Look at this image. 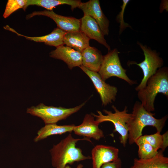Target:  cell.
<instances>
[{"mask_svg":"<svg viewBox=\"0 0 168 168\" xmlns=\"http://www.w3.org/2000/svg\"><path fill=\"white\" fill-rule=\"evenodd\" d=\"M152 113L147 110L140 102L136 101L133 105L130 118L127 123L128 129V140L132 145L142 135L143 128L147 126L156 128L157 131L161 133L167 119V115L157 119Z\"/></svg>","mask_w":168,"mask_h":168,"instance_id":"cell-1","label":"cell"},{"mask_svg":"<svg viewBox=\"0 0 168 168\" xmlns=\"http://www.w3.org/2000/svg\"><path fill=\"white\" fill-rule=\"evenodd\" d=\"M86 140L91 142L87 138L75 139L69 134L58 143L54 145L49 150L52 166L55 168H64L68 164L91 159L90 156H84L82 150L76 147L79 140Z\"/></svg>","mask_w":168,"mask_h":168,"instance_id":"cell-2","label":"cell"},{"mask_svg":"<svg viewBox=\"0 0 168 168\" xmlns=\"http://www.w3.org/2000/svg\"><path fill=\"white\" fill-rule=\"evenodd\" d=\"M138 96L145 109L151 112L154 111V103L158 94L161 93L168 97V68H159L148 80L146 86L138 91Z\"/></svg>","mask_w":168,"mask_h":168,"instance_id":"cell-3","label":"cell"},{"mask_svg":"<svg viewBox=\"0 0 168 168\" xmlns=\"http://www.w3.org/2000/svg\"><path fill=\"white\" fill-rule=\"evenodd\" d=\"M112 108L114 111L113 113L106 110H103L106 115L103 114L100 111H97V115L93 113L91 114L96 118V121L99 124L101 123L109 121L114 125L115 129L114 132H117L120 135V142L124 147H125L128 140V129L127 123L129 120L131 114L128 113V107L125 106L122 111L119 110L114 105Z\"/></svg>","mask_w":168,"mask_h":168,"instance_id":"cell-4","label":"cell"},{"mask_svg":"<svg viewBox=\"0 0 168 168\" xmlns=\"http://www.w3.org/2000/svg\"><path fill=\"white\" fill-rule=\"evenodd\" d=\"M86 102L74 107L67 108L62 107L48 106L41 103L36 106L27 109L26 113L41 118L45 124H56L58 121L65 119L79 111Z\"/></svg>","mask_w":168,"mask_h":168,"instance_id":"cell-5","label":"cell"},{"mask_svg":"<svg viewBox=\"0 0 168 168\" xmlns=\"http://www.w3.org/2000/svg\"><path fill=\"white\" fill-rule=\"evenodd\" d=\"M119 53L118 50L114 49L109 51L104 56L98 73L105 81L111 77H115L125 81L130 85L136 84V81L131 80L127 75L126 70L123 68L121 64Z\"/></svg>","mask_w":168,"mask_h":168,"instance_id":"cell-6","label":"cell"},{"mask_svg":"<svg viewBox=\"0 0 168 168\" xmlns=\"http://www.w3.org/2000/svg\"><path fill=\"white\" fill-rule=\"evenodd\" d=\"M137 44L143 51L144 55V60L139 63L134 62L130 64H136L142 69L143 77L140 83L135 88L137 91L143 89L146 86L148 79L154 75L157 70L163 65V61L158 54L155 50H152L147 46L139 42Z\"/></svg>","mask_w":168,"mask_h":168,"instance_id":"cell-7","label":"cell"},{"mask_svg":"<svg viewBox=\"0 0 168 168\" xmlns=\"http://www.w3.org/2000/svg\"><path fill=\"white\" fill-rule=\"evenodd\" d=\"M79 67L92 81L100 95L102 105L105 106L115 101L118 92L116 87L106 83L98 72L89 70L82 65Z\"/></svg>","mask_w":168,"mask_h":168,"instance_id":"cell-8","label":"cell"},{"mask_svg":"<svg viewBox=\"0 0 168 168\" xmlns=\"http://www.w3.org/2000/svg\"><path fill=\"white\" fill-rule=\"evenodd\" d=\"M37 15L44 16L51 18L55 22L58 28L66 32L80 30V19L58 15L52 10L35 11L27 15L26 18L28 19Z\"/></svg>","mask_w":168,"mask_h":168,"instance_id":"cell-9","label":"cell"},{"mask_svg":"<svg viewBox=\"0 0 168 168\" xmlns=\"http://www.w3.org/2000/svg\"><path fill=\"white\" fill-rule=\"evenodd\" d=\"M78 8L82 11L84 15H88L96 21L104 35H108L109 21L101 10L99 0L81 2Z\"/></svg>","mask_w":168,"mask_h":168,"instance_id":"cell-10","label":"cell"},{"mask_svg":"<svg viewBox=\"0 0 168 168\" xmlns=\"http://www.w3.org/2000/svg\"><path fill=\"white\" fill-rule=\"evenodd\" d=\"M119 152V149L113 146L96 145L91 151L92 168H100L105 164L117 160Z\"/></svg>","mask_w":168,"mask_h":168,"instance_id":"cell-11","label":"cell"},{"mask_svg":"<svg viewBox=\"0 0 168 168\" xmlns=\"http://www.w3.org/2000/svg\"><path fill=\"white\" fill-rule=\"evenodd\" d=\"M99 124L91 114H87L82 123L75 126L73 131L76 135L99 140L104 136L103 131L99 127Z\"/></svg>","mask_w":168,"mask_h":168,"instance_id":"cell-12","label":"cell"},{"mask_svg":"<svg viewBox=\"0 0 168 168\" xmlns=\"http://www.w3.org/2000/svg\"><path fill=\"white\" fill-rule=\"evenodd\" d=\"M80 20V30L90 39L95 40L105 46L109 51H110V47L106 42L104 35L96 21L87 15H84Z\"/></svg>","mask_w":168,"mask_h":168,"instance_id":"cell-13","label":"cell"},{"mask_svg":"<svg viewBox=\"0 0 168 168\" xmlns=\"http://www.w3.org/2000/svg\"><path fill=\"white\" fill-rule=\"evenodd\" d=\"M49 56L51 57L63 61L70 69L76 67H79L82 64L81 53L63 45L57 47L55 50L51 52Z\"/></svg>","mask_w":168,"mask_h":168,"instance_id":"cell-14","label":"cell"},{"mask_svg":"<svg viewBox=\"0 0 168 168\" xmlns=\"http://www.w3.org/2000/svg\"><path fill=\"white\" fill-rule=\"evenodd\" d=\"M4 28L16 33L18 36L24 37L27 40L36 42H44L47 45L56 47L64 44L63 38L66 33L58 27L47 35L40 36L30 37L21 34L8 26H4Z\"/></svg>","mask_w":168,"mask_h":168,"instance_id":"cell-15","label":"cell"},{"mask_svg":"<svg viewBox=\"0 0 168 168\" xmlns=\"http://www.w3.org/2000/svg\"><path fill=\"white\" fill-rule=\"evenodd\" d=\"M81 53L82 65L89 70L98 72L104 57L101 51L94 47L89 46Z\"/></svg>","mask_w":168,"mask_h":168,"instance_id":"cell-16","label":"cell"},{"mask_svg":"<svg viewBox=\"0 0 168 168\" xmlns=\"http://www.w3.org/2000/svg\"><path fill=\"white\" fill-rule=\"evenodd\" d=\"M90 39L80 30L68 32L63 38V43L75 50L81 53L90 46Z\"/></svg>","mask_w":168,"mask_h":168,"instance_id":"cell-17","label":"cell"},{"mask_svg":"<svg viewBox=\"0 0 168 168\" xmlns=\"http://www.w3.org/2000/svg\"><path fill=\"white\" fill-rule=\"evenodd\" d=\"M160 150L154 157L147 159L135 158L130 168H168V158Z\"/></svg>","mask_w":168,"mask_h":168,"instance_id":"cell-18","label":"cell"},{"mask_svg":"<svg viewBox=\"0 0 168 168\" xmlns=\"http://www.w3.org/2000/svg\"><path fill=\"white\" fill-rule=\"evenodd\" d=\"M75 126L73 124L63 125H58L56 124H45L38 131L37 135L34 138V141L37 142L51 135L71 132Z\"/></svg>","mask_w":168,"mask_h":168,"instance_id":"cell-19","label":"cell"},{"mask_svg":"<svg viewBox=\"0 0 168 168\" xmlns=\"http://www.w3.org/2000/svg\"><path fill=\"white\" fill-rule=\"evenodd\" d=\"M157 132L151 135H142L137 140L135 143L140 142H147L157 150L160 149L163 152L168 146V132L166 131L161 135Z\"/></svg>","mask_w":168,"mask_h":168,"instance_id":"cell-20","label":"cell"},{"mask_svg":"<svg viewBox=\"0 0 168 168\" xmlns=\"http://www.w3.org/2000/svg\"><path fill=\"white\" fill-rule=\"evenodd\" d=\"M81 0H27L25 7L30 5H36L44 8L48 11H52L55 7L60 5L66 4L70 5L73 10L78 7L81 2Z\"/></svg>","mask_w":168,"mask_h":168,"instance_id":"cell-21","label":"cell"},{"mask_svg":"<svg viewBox=\"0 0 168 168\" xmlns=\"http://www.w3.org/2000/svg\"><path fill=\"white\" fill-rule=\"evenodd\" d=\"M138 147V156L141 159H147L155 156L158 151L150 144L146 142H140L135 143Z\"/></svg>","mask_w":168,"mask_h":168,"instance_id":"cell-22","label":"cell"},{"mask_svg":"<svg viewBox=\"0 0 168 168\" xmlns=\"http://www.w3.org/2000/svg\"><path fill=\"white\" fill-rule=\"evenodd\" d=\"M27 0H8L6 5L3 17L6 18L17 10L22 8L25 11Z\"/></svg>","mask_w":168,"mask_h":168,"instance_id":"cell-23","label":"cell"},{"mask_svg":"<svg viewBox=\"0 0 168 168\" xmlns=\"http://www.w3.org/2000/svg\"><path fill=\"white\" fill-rule=\"evenodd\" d=\"M123 4L121 6V10L117 16V21L119 23V34H121L123 31L127 27H130L129 25L125 23L124 19V10L128 3L129 2V0H123Z\"/></svg>","mask_w":168,"mask_h":168,"instance_id":"cell-24","label":"cell"},{"mask_svg":"<svg viewBox=\"0 0 168 168\" xmlns=\"http://www.w3.org/2000/svg\"><path fill=\"white\" fill-rule=\"evenodd\" d=\"M122 162L119 158L117 160L103 165L100 168H122Z\"/></svg>","mask_w":168,"mask_h":168,"instance_id":"cell-25","label":"cell"},{"mask_svg":"<svg viewBox=\"0 0 168 168\" xmlns=\"http://www.w3.org/2000/svg\"><path fill=\"white\" fill-rule=\"evenodd\" d=\"M83 165L81 164H78L76 168H83ZM64 168H72L70 166H69L68 165H67Z\"/></svg>","mask_w":168,"mask_h":168,"instance_id":"cell-26","label":"cell"}]
</instances>
